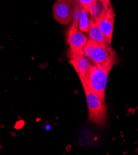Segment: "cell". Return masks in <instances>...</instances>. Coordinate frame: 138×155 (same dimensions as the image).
<instances>
[{"mask_svg":"<svg viewBox=\"0 0 138 155\" xmlns=\"http://www.w3.org/2000/svg\"><path fill=\"white\" fill-rule=\"evenodd\" d=\"M81 84L85 93L89 120L99 126H104L107 117V107L105 102L90 90L85 82H81Z\"/></svg>","mask_w":138,"mask_h":155,"instance_id":"cell-1","label":"cell"},{"mask_svg":"<svg viewBox=\"0 0 138 155\" xmlns=\"http://www.w3.org/2000/svg\"><path fill=\"white\" fill-rule=\"evenodd\" d=\"M110 71L93 65L86 79L80 81L85 82L90 90L105 101V90Z\"/></svg>","mask_w":138,"mask_h":155,"instance_id":"cell-2","label":"cell"},{"mask_svg":"<svg viewBox=\"0 0 138 155\" xmlns=\"http://www.w3.org/2000/svg\"><path fill=\"white\" fill-rule=\"evenodd\" d=\"M90 60L94 66L111 70L117 63V56L110 45L97 44Z\"/></svg>","mask_w":138,"mask_h":155,"instance_id":"cell-3","label":"cell"},{"mask_svg":"<svg viewBox=\"0 0 138 155\" xmlns=\"http://www.w3.org/2000/svg\"><path fill=\"white\" fill-rule=\"evenodd\" d=\"M115 12L111 5L104 7L100 17L96 20L97 25L103 34L107 43L111 45L113 34Z\"/></svg>","mask_w":138,"mask_h":155,"instance_id":"cell-4","label":"cell"},{"mask_svg":"<svg viewBox=\"0 0 138 155\" xmlns=\"http://www.w3.org/2000/svg\"><path fill=\"white\" fill-rule=\"evenodd\" d=\"M74 0H57L53 6L55 19L62 25L69 24L73 19Z\"/></svg>","mask_w":138,"mask_h":155,"instance_id":"cell-5","label":"cell"},{"mask_svg":"<svg viewBox=\"0 0 138 155\" xmlns=\"http://www.w3.org/2000/svg\"><path fill=\"white\" fill-rule=\"evenodd\" d=\"M70 63L77 72L80 80H85L93 64L84 51L73 52L69 50Z\"/></svg>","mask_w":138,"mask_h":155,"instance_id":"cell-6","label":"cell"},{"mask_svg":"<svg viewBox=\"0 0 138 155\" xmlns=\"http://www.w3.org/2000/svg\"><path fill=\"white\" fill-rule=\"evenodd\" d=\"M88 40L87 37L79 29L78 25L72 23L68 33L67 40L69 45V50L73 52L83 51Z\"/></svg>","mask_w":138,"mask_h":155,"instance_id":"cell-7","label":"cell"},{"mask_svg":"<svg viewBox=\"0 0 138 155\" xmlns=\"http://www.w3.org/2000/svg\"><path fill=\"white\" fill-rule=\"evenodd\" d=\"M89 39L100 45H109L107 43L103 34L99 27L96 19L93 18H91V26L89 32Z\"/></svg>","mask_w":138,"mask_h":155,"instance_id":"cell-8","label":"cell"},{"mask_svg":"<svg viewBox=\"0 0 138 155\" xmlns=\"http://www.w3.org/2000/svg\"><path fill=\"white\" fill-rule=\"evenodd\" d=\"M91 26V16L89 12L82 8L81 16L78 24V28L84 33L89 34Z\"/></svg>","mask_w":138,"mask_h":155,"instance_id":"cell-9","label":"cell"},{"mask_svg":"<svg viewBox=\"0 0 138 155\" xmlns=\"http://www.w3.org/2000/svg\"><path fill=\"white\" fill-rule=\"evenodd\" d=\"M74 14H73V19L72 24H79L80 18L81 16V14L82 11V6L79 3V0H74Z\"/></svg>","mask_w":138,"mask_h":155,"instance_id":"cell-10","label":"cell"},{"mask_svg":"<svg viewBox=\"0 0 138 155\" xmlns=\"http://www.w3.org/2000/svg\"><path fill=\"white\" fill-rule=\"evenodd\" d=\"M97 44V43H96L94 41L91 40L90 39H89L87 44L84 46V48L83 49L84 53L89 59L92 56V54L93 53L94 48H96Z\"/></svg>","mask_w":138,"mask_h":155,"instance_id":"cell-11","label":"cell"},{"mask_svg":"<svg viewBox=\"0 0 138 155\" xmlns=\"http://www.w3.org/2000/svg\"><path fill=\"white\" fill-rule=\"evenodd\" d=\"M96 1V0H79V3L82 5V8L88 11L90 7L93 5V4Z\"/></svg>","mask_w":138,"mask_h":155,"instance_id":"cell-12","label":"cell"}]
</instances>
